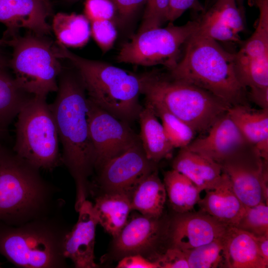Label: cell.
Instances as JSON below:
<instances>
[{
	"label": "cell",
	"instance_id": "cell-1",
	"mask_svg": "<svg viewBox=\"0 0 268 268\" xmlns=\"http://www.w3.org/2000/svg\"><path fill=\"white\" fill-rule=\"evenodd\" d=\"M58 85L56 97L50 107L62 146L61 161L75 180L76 201H81L86 199L87 178L94 169L87 92L79 72L73 66L63 67Z\"/></svg>",
	"mask_w": 268,
	"mask_h": 268
},
{
	"label": "cell",
	"instance_id": "cell-2",
	"mask_svg": "<svg viewBox=\"0 0 268 268\" xmlns=\"http://www.w3.org/2000/svg\"><path fill=\"white\" fill-rule=\"evenodd\" d=\"M184 50L179 62L169 70L172 77L205 90L230 107L249 104L248 92L237 76L234 53L197 30Z\"/></svg>",
	"mask_w": 268,
	"mask_h": 268
},
{
	"label": "cell",
	"instance_id": "cell-3",
	"mask_svg": "<svg viewBox=\"0 0 268 268\" xmlns=\"http://www.w3.org/2000/svg\"><path fill=\"white\" fill-rule=\"evenodd\" d=\"M55 43L57 56L67 60L79 72L90 101L130 124L138 119L143 107L139 101L138 75L105 62L80 57Z\"/></svg>",
	"mask_w": 268,
	"mask_h": 268
},
{
	"label": "cell",
	"instance_id": "cell-4",
	"mask_svg": "<svg viewBox=\"0 0 268 268\" xmlns=\"http://www.w3.org/2000/svg\"><path fill=\"white\" fill-rule=\"evenodd\" d=\"M145 100L158 103L197 133H206L230 106L209 92L157 70L138 75Z\"/></svg>",
	"mask_w": 268,
	"mask_h": 268
},
{
	"label": "cell",
	"instance_id": "cell-5",
	"mask_svg": "<svg viewBox=\"0 0 268 268\" xmlns=\"http://www.w3.org/2000/svg\"><path fill=\"white\" fill-rule=\"evenodd\" d=\"M6 40V45L12 49L8 66L19 86L34 96L47 97L57 92L63 66L56 55L54 42L31 32Z\"/></svg>",
	"mask_w": 268,
	"mask_h": 268
},
{
	"label": "cell",
	"instance_id": "cell-6",
	"mask_svg": "<svg viewBox=\"0 0 268 268\" xmlns=\"http://www.w3.org/2000/svg\"><path fill=\"white\" fill-rule=\"evenodd\" d=\"M46 97L33 96L17 116L13 152L39 170H52L61 160L59 138Z\"/></svg>",
	"mask_w": 268,
	"mask_h": 268
},
{
	"label": "cell",
	"instance_id": "cell-7",
	"mask_svg": "<svg viewBox=\"0 0 268 268\" xmlns=\"http://www.w3.org/2000/svg\"><path fill=\"white\" fill-rule=\"evenodd\" d=\"M38 170L0 145V218L26 221L41 208L47 189Z\"/></svg>",
	"mask_w": 268,
	"mask_h": 268
},
{
	"label": "cell",
	"instance_id": "cell-8",
	"mask_svg": "<svg viewBox=\"0 0 268 268\" xmlns=\"http://www.w3.org/2000/svg\"><path fill=\"white\" fill-rule=\"evenodd\" d=\"M197 19L182 25L169 22L161 27L138 32L121 47L118 63L151 67L162 65L169 70L182 57V50L198 27Z\"/></svg>",
	"mask_w": 268,
	"mask_h": 268
},
{
	"label": "cell",
	"instance_id": "cell-9",
	"mask_svg": "<svg viewBox=\"0 0 268 268\" xmlns=\"http://www.w3.org/2000/svg\"><path fill=\"white\" fill-rule=\"evenodd\" d=\"M32 222L0 234V252L17 267L51 268L63 266L64 235L49 225Z\"/></svg>",
	"mask_w": 268,
	"mask_h": 268
},
{
	"label": "cell",
	"instance_id": "cell-10",
	"mask_svg": "<svg viewBox=\"0 0 268 268\" xmlns=\"http://www.w3.org/2000/svg\"><path fill=\"white\" fill-rule=\"evenodd\" d=\"M87 120L94 155V169L128 150L139 141L130 124L103 110L87 97Z\"/></svg>",
	"mask_w": 268,
	"mask_h": 268
},
{
	"label": "cell",
	"instance_id": "cell-11",
	"mask_svg": "<svg viewBox=\"0 0 268 268\" xmlns=\"http://www.w3.org/2000/svg\"><path fill=\"white\" fill-rule=\"evenodd\" d=\"M156 164L147 158L139 140L99 170V183L105 192L129 195L143 179L157 169Z\"/></svg>",
	"mask_w": 268,
	"mask_h": 268
},
{
	"label": "cell",
	"instance_id": "cell-12",
	"mask_svg": "<svg viewBox=\"0 0 268 268\" xmlns=\"http://www.w3.org/2000/svg\"><path fill=\"white\" fill-rule=\"evenodd\" d=\"M260 14L255 30L234 53L238 78L247 83H258L268 78V0L256 3Z\"/></svg>",
	"mask_w": 268,
	"mask_h": 268
},
{
	"label": "cell",
	"instance_id": "cell-13",
	"mask_svg": "<svg viewBox=\"0 0 268 268\" xmlns=\"http://www.w3.org/2000/svg\"><path fill=\"white\" fill-rule=\"evenodd\" d=\"M52 13L50 0H0V22L6 28L2 38L10 39L21 28L37 35L51 34L48 18Z\"/></svg>",
	"mask_w": 268,
	"mask_h": 268
},
{
	"label": "cell",
	"instance_id": "cell-14",
	"mask_svg": "<svg viewBox=\"0 0 268 268\" xmlns=\"http://www.w3.org/2000/svg\"><path fill=\"white\" fill-rule=\"evenodd\" d=\"M160 217L141 214L128 220L120 233L114 238L115 253L121 258L134 254L145 258L152 256L162 238L169 233V229L164 226Z\"/></svg>",
	"mask_w": 268,
	"mask_h": 268
},
{
	"label": "cell",
	"instance_id": "cell-15",
	"mask_svg": "<svg viewBox=\"0 0 268 268\" xmlns=\"http://www.w3.org/2000/svg\"><path fill=\"white\" fill-rule=\"evenodd\" d=\"M78 217L62 243L64 257L69 259L77 268L98 267L94 261L95 231L98 224L93 204L86 199L76 208Z\"/></svg>",
	"mask_w": 268,
	"mask_h": 268
},
{
	"label": "cell",
	"instance_id": "cell-16",
	"mask_svg": "<svg viewBox=\"0 0 268 268\" xmlns=\"http://www.w3.org/2000/svg\"><path fill=\"white\" fill-rule=\"evenodd\" d=\"M228 226L201 211L179 213L169 229L172 246L187 250L224 237Z\"/></svg>",
	"mask_w": 268,
	"mask_h": 268
},
{
	"label": "cell",
	"instance_id": "cell-17",
	"mask_svg": "<svg viewBox=\"0 0 268 268\" xmlns=\"http://www.w3.org/2000/svg\"><path fill=\"white\" fill-rule=\"evenodd\" d=\"M206 133L202 137L194 139L184 148L220 164L250 143L228 112L219 118Z\"/></svg>",
	"mask_w": 268,
	"mask_h": 268
},
{
	"label": "cell",
	"instance_id": "cell-18",
	"mask_svg": "<svg viewBox=\"0 0 268 268\" xmlns=\"http://www.w3.org/2000/svg\"><path fill=\"white\" fill-rule=\"evenodd\" d=\"M268 162L260 158L252 167L230 157L220 164L228 176L236 197L246 207L264 202L268 204Z\"/></svg>",
	"mask_w": 268,
	"mask_h": 268
},
{
	"label": "cell",
	"instance_id": "cell-19",
	"mask_svg": "<svg viewBox=\"0 0 268 268\" xmlns=\"http://www.w3.org/2000/svg\"><path fill=\"white\" fill-rule=\"evenodd\" d=\"M205 192V195L198 203L201 211L227 226L235 227L246 207L234 193L228 175L223 172L218 185Z\"/></svg>",
	"mask_w": 268,
	"mask_h": 268
},
{
	"label": "cell",
	"instance_id": "cell-20",
	"mask_svg": "<svg viewBox=\"0 0 268 268\" xmlns=\"http://www.w3.org/2000/svg\"><path fill=\"white\" fill-rule=\"evenodd\" d=\"M228 114L246 140L265 161L268 160V109L248 105L231 106Z\"/></svg>",
	"mask_w": 268,
	"mask_h": 268
},
{
	"label": "cell",
	"instance_id": "cell-21",
	"mask_svg": "<svg viewBox=\"0 0 268 268\" xmlns=\"http://www.w3.org/2000/svg\"><path fill=\"white\" fill-rule=\"evenodd\" d=\"M172 168L187 177L201 191L214 189L223 176L220 164L185 148H180L173 159Z\"/></svg>",
	"mask_w": 268,
	"mask_h": 268
},
{
	"label": "cell",
	"instance_id": "cell-22",
	"mask_svg": "<svg viewBox=\"0 0 268 268\" xmlns=\"http://www.w3.org/2000/svg\"><path fill=\"white\" fill-rule=\"evenodd\" d=\"M225 267L266 268L259 251L257 236L234 226H228L223 237Z\"/></svg>",
	"mask_w": 268,
	"mask_h": 268
},
{
	"label": "cell",
	"instance_id": "cell-23",
	"mask_svg": "<svg viewBox=\"0 0 268 268\" xmlns=\"http://www.w3.org/2000/svg\"><path fill=\"white\" fill-rule=\"evenodd\" d=\"M84 15L89 20L91 36L103 53L113 46L117 36V12L111 0H86Z\"/></svg>",
	"mask_w": 268,
	"mask_h": 268
},
{
	"label": "cell",
	"instance_id": "cell-24",
	"mask_svg": "<svg viewBox=\"0 0 268 268\" xmlns=\"http://www.w3.org/2000/svg\"><path fill=\"white\" fill-rule=\"evenodd\" d=\"M138 119L140 124L138 136L147 158L157 164L163 159L170 157L174 148L149 102L145 101Z\"/></svg>",
	"mask_w": 268,
	"mask_h": 268
},
{
	"label": "cell",
	"instance_id": "cell-25",
	"mask_svg": "<svg viewBox=\"0 0 268 268\" xmlns=\"http://www.w3.org/2000/svg\"><path fill=\"white\" fill-rule=\"evenodd\" d=\"M93 206L98 224L113 238L125 226L132 210L129 195L124 192H105L96 198Z\"/></svg>",
	"mask_w": 268,
	"mask_h": 268
},
{
	"label": "cell",
	"instance_id": "cell-26",
	"mask_svg": "<svg viewBox=\"0 0 268 268\" xmlns=\"http://www.w3.org/2000/svg\"><path fill=\"white\" fill-rule=\"evenodd\" d=\"M132 210L150 217H160L166 200V191L156 169L143 179L129 194Z\"/></svg>",
	"mask_w": 268,
	"mask_h": 268
},
{
	"label": "cell",
	"instance_id": "cell-27",
	"mask_svg": "<svg viewBox=\"0 0 268 268\" xmlns=\"http://www.w3.org/2000/svg\"><path fill=\"white\" fill-rule=\"evenodd\" d=\"M51 26L56 41L67 48L82 47L91 36L90 23L84 14L58 12Z\"/></svg>",
	"mask_w": 268,
	"mask_h": 268
},
{
	"label": "cell",
	"instance_id": "cell-28",
	"mask_svg": "<svg viewBox=\"0 0 268 268\" xmlns=\"http://www.w3.org/2000/svg\"><path fill=\"white\" fill-rule=\"evenodd\" d=\"M17 84L14 76L5 69L0 61V130H4L32 97Z\"/></svg>",
	"mask_w": 268,
	"mask_h": 268
},
{
	"label": "cell",
	"instance_id": "cell-29",
	"mask_svg": "<svg viewBox=\"0 0 268 268\" xmlns=\"http://www.w3.org/2000/svg\"><path fill=\"white\" fill-rule=\"evenodd\" d=\"M163 183L171 207L178 213L191 211L201 199V191L187 177L174 169L165 173Z\"/></svg>",
	"mask_w": 268,
	"mask_h": 268
},
{
	"label": "cell",
	"instance_id": "cell-30",
	"mask_svg": "<svg viewBox=\"0 0 268 268\" xmlns=\"http://www.w3.org/2000/svg\"><path fill=\"white\" fill-rule=\"evenodd\" d=\"M149 102L156 115L161 120L165 134L174 148H184L195 139L197 133L189 126L167 111L160 104Z\"/></svg>",
	"mask_w": 268,
	"mask_h": 268
},
{
	"label": "cell",
	"instance_id": "cell-31",
	"mask_svg": "<svg viewBox=\"0 0 268 268\" xmlns=\"http://www.w3.org/2000/svg\"><path fill=\"white\" fill-rule=\"evenodd\" d=\"M185 253L189 268L225 267L223 237L190 249Z\"/></svg>",
	"mask_w": 268,
	"mask_h": 268
},
{
	"label": "cell",
	"instance_id": "cell-32",
	"mask_svg": "<svg viewBox=\"0 0 268 268\" xmlns=\"http://www.w3.org/2000/svg\"><path fill=\"white\" fill-rule=\"evenodd\" d=\"M256 236L268 234V205L263 202L245 210L235 226Z\"/></svg>",
	"mask_w": 268,
	"mask_h": 268
},
{
	"label": "cell",
	"instance_id": "cell-33",
	"mask_svg": "<svg viewBox=\"0 0 268 268\" xmlns=\"http://www.w3.org/2000/svg\"><path fill=\"white\" fill-rule=\"evenodd\" d=\"M204 10L239 34L244 30L245 24L236 0H215L207 10Z\"/></svg>",
	"mask_w": 268,
	"mask_h": 268
},
{
	"label": "cell",
	"instance_id": "cell-34",
	"mask_svg": "<svg viewBox=\"0 0 268 268\" xmlns=\"http://www.w3.org/2000/svg\"><path fill=\"white\" fill-rule=\"evenodd\" d=\"M197 19L199 25L197 31L216 41L238 42L239 34L206 12L204 9Z\"/></svg>",
	"mask_w": 268,
	"mask_h": 268
},
{
	"label": "cell",
	"instance_id": "cell-35",
	"mask_svg": "<svg viewBox=\"0 0 268 268\" xmlns=\"http://www.w3.org/2000/svg\"><path fill=\"white\" fill-rule=\"evenodd\" d=\"M146 2L138 32L161 27L167 21L170 0H147Z\"/></svg>",
	"mask_w": 268,
	"mask_h": 268
},
{
	"label": "cell",
	"instance_id": "cell-36",
	"mask_svg": "<svg viewBox=\"0 0 268 268\" xmlns=\"http://www.w3.org/2000/svg\"><path fill=\"white\" fill-rule=\"evenodd\" d=\"M159 268H189L185 252L180 249L171 247L154 260Z\"/></svg>",
	"mask_w": 268,
	"mask_h": 268
},
{
	"label": "cell",
	"instance_id": "cell-37",
	"mask_svg": "<svg viewBox=\"0 0 268 268\" xmlns=\"http://www.w3.org/2000/svg\"><path fill=\"white\" fill-rule=\"evenodd\" d=\"M189 9L201 12L204 7L199 0H170L167 21L173 22Z\"/></svg>",
	"mask_w": 268,
	"mask_h": 268
},
{
	"label": "cell",
	"instance_id": "cell-38",
	"mask_svg": "<svg viewBox=\"0 0 268 268\" xmlns=\"http://www.w3.org/2000/svg\"><path fill=\"white\" fill-rule=\"evenodd\" d=\"M118 268H159L157 263L144 256L131 255L121 258L116 267Z\"/></svg>",
	"mask_w": 268,
	"mask_h": 268
},
{
	"label": "cell",
	"instance_id": "cell-39",
	"mask_svg": "<svg viewBox=\"0 0 268 268\" xmlns=\"http://www.w3.org/2000/svg\"><path fill=\"white\" fill-rule=\"evenodd\" d=\"M116 8L118 18L123 22L129 19L147 0H111Z\"/></svg>",
	"mask_w": 268,
	"mask_h": 268
},
{
	"label": "cell",
	"instance_id": "cell-40",
	"mask_svg": "<svg viewBox=\"0 0 268 268\" xmlns=\"http://www.w3.org/2000/svg\"><path fill=\"white\" fill-rule=\"evenodd\" d=\"M257 242L261 256L268 264V234L262 236H257Z\"/></svg>",
	"mask_w": 268,
	"mask_h": 268
},
{
	"label": "cell",
	"instance_id": "cell-41",
	"mask_svg": "<svg viewBox=\"0 0 268 268\" xmlns=\"http://www.w3.org/2000/svg\"><path fill=\"white\" fill-rule=\"evenodd\" d=\"M7 40L2 38L0 39V46L2 45H6Z\"/></svg>",
	"mask_w": 268,
	"mask_h": 268
},
{
	"label": "cell",
	"instance_id": "cell-42",
	"mask_svg": "<svg viewBox=\"0 0 268 268\" xmlns=\"http://www.w3.org/2000/svg\"><path fill=\"white\" fill-rule=\"evenodd\" d=\"M63 0L67 1V2H74V1H78L79 0Z\"/></svg>",
	"mask_w": 268,
	"mask_h": 268
},
{
	"label": "cell",
	"instance_id": "cell-43",
	"mask_svg": "<svg viewBox=\"0 0 268 268\" xmlns=\"http://www.w3.org/2000/svg\"><path fill=\"white\" fill-rule=\"evenodd\" d=\"M259 0H254V1H255V2H256V1H258Z\"/></svg>",
	"mask_w": 268,
	"mask_h": 268
},
{
	"label": "cell",
	"instance_id": "cell-44",
	"mask_svg": "<svg viewBox=\"0 0 268 268\" xmlns=\"http://www.w3.org/2000/svg\"><path fill=\"white\" fill-rule=\"evenodd\" d=\"M1 131L0 130V133H1Z\"/></svg>",
	"mask_w": 268,
	"mask_h": 268
}]
</instances>
